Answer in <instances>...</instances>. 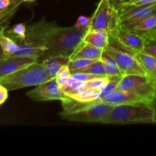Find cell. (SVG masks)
<instances>
[{"label": "cell", "mask_w": 156, "mask_h": 156, "mask_svg": "<svg viewBox=\"0 0 156 156\" xmlns=\"http://www.w3.org/2000/svg\"><path fill=\"white\" fill-rule=\"evenodd\" d=\"M87 73V74H92V75H96V76H106V74L105 67H104L103 63L100 59L99 60L95 61L93 63L90 64L87 66L84 67V68L80 69L74 71L72 73ZM71 73V74H72Z\"/></svg>", "instance_id": "obj_23"}, {"label": "cell", "mask_w": 156, "mask_h": 156, "mask_svg": "<svg viewBox=\"0 0 156 156\" xmlns=\"http://www.w3.org/2000/svg\"><path fill=\"white\" fill-rule=\"evenodd\" d=\"M119 27L118 11L111 0H100L91 17L89 29L109 33Z\"/></svg>", "instance_id": "obj_6"}, {"label": "cell", "mask_w": 156, "mask_h": 156, "mask_svg": "<svg viewBox=\"0 0 156 156\" xmlns=\"http://www.w3.org/2000/svg\"><path fill=\"white\" fill-rule=\"evenodd\" d=\"M27 95L34 101H63L68 98L60 88L55 78L37 85L35 89L28 91Z\"/></svg>", "instance_id": "obj_9"}, {"label": "cell", "mask_w": 156, "mask_h": 156, "mask_svg": "<svg viewBox=\"0 0 156 156\" xmlns=\"http://www.w3.org/2000/svg\"><path fill=\"white\" fill-rule=\"evenodd\" d=\"M70 59L69 56L64 55H57V56H49L43 59L41 62L44 64L46 72L49 79H52L56 77V75L60 69L64 66H68Z\"/></svg>", "instance_id": "obj_16"}, {"label": "cell", "mask_w": 156, "mask_h": 156, "mask_svg": "<svg viewBox=\"0 0 156 156\" xmlns=\"http://www.w3.org/2000/svg\"><path fill=\"white\" fill-rule=\"evenodd\" d=\"M136 59L139 61L140 65L145 70L146 76L151 80V82L156 85V58L146 54L143 52H139L136 53Z\"/></svg>", "instance_id": "obj_17"}, {"label": "cell", "mask_w": 156, "mask_h": 156, "mask_svg": "<svg viewBox=\"0 0 156 156\" xmlns=\"http://www.w3.org/2000/svg\"><path fill=\"white\" fill-rule=\"evenodd\" d=\"M87 30L72 27H59L54 22H46L44 41L47 51L39 61L49 56H69L81 42Z\"/></svg>", "instance_id": "obj_1"}, {"label": "cell", "mask_w": 156, "mask_h": 156, "mask_svg": "<svg viewBox=\"0 0 156 156\" xmlns=\"http://www.w3.org/2000/svg\"><path fill=\"white\" fill-rule=\"evenodd\" d=\"M100 123L116 125L153 123V109L148 104L116 105Z\"/></svg>", "instance_id": "obj_2"}, {"label": "cell", "mask_w": 156, "mask_h": 156, "mask_svg": "<svg viewBox=\"0 0 156 156\" xmlns=\"http://www.w3.org/2000/svg\"><path fill=\"white\" fill-rule=\"evenodd\" d=\"M102 102L108 104L112 106L120 105H128V104H148L145 99L134 93L123 90L115 89L111 93L106 96L102 100Z\"/></svg>", "instance_id": "obj_11"}, {"label": "cell", "mask_w": 156, "mask_h": 156, "mask_svg": "<svg viewBox=\"0 0 156 156\" xmlns=\"http://www.w3.org/2000/svg\"><path fill=\"white\" fill-rule=\"evenodd\" d=\"M113 1L119 3V4H123V3L127 2L129 1V0H113Z\"/></svg>", "instance_id": "obj_35"}, {"label": "cell", "mask_w": 156, "mask_h": 156, "mask_svg": "<svg viewBox=\"0 0 156 156\" xmlns=\"http://www.w3.org/2000/svg\"><path fill=\"white\" fill-rule=\"evenodd\" d=\"M50 80L45 67L41 61H37L28 66L7 76L0 77V85L8 91L35 86Z\"/></svg>", "instance_id": "obj_3"}, {"label": "cell", "mask_w": 156, "mask_h": 156, "mask_svg": "<svg viewBox=\"0 0 156 156\" xmlns=\"http://www.w3.org/2000/svg\"><path fill=\"white\" fill-rule=\"evenodd\" d=\"M47 21L41 20L28 27L24 41L18 42V50L12 56L28 57L39 61L47 51L44 31Z\"/></svg>", "instance_id": "obj_4"}, {"label": "cell", "mask_w": 156, "mask_h": 156, "mask_svg": "<svg viewBox=\"0 0 156 156\" xmlns=\"http://www.w3.org/2000/svg\"><path fill=\"white\" fill-rule=\"evenodd\" d=\"M111 1H113V0H111Z\"/></svg>", "instance_id": "obj_40"}, {"label": "cell", "mask_w": 156, "mask_h": 156, "mask_svg": "<svg viewBox=\"0 0 156 156\" xmlns=\"http://www.w3.org/2000/svg\"><path fill=\"white\" fill-rule=\"evenodd\" d=\"M8 98V90L0 85V105H2Z\"/></svg>", "instance_id": "obj_32"}, {"label": "cell", "mask_w": 156, "mask_h": 156, "mask_svg": "<svg viewBox=\"0 0 156 156\" xmlns=\"http://www.w3.org/2000/svg\"><path fill=\"white\" fill-rule=\"evenodd\" d=\"M100 93L101 91L92 89L87 87L84 82V85L67 94V97L79 102H92L95 101L96 100L98 101Z\"/></svg>", "instance_id": "obj_18"}, {"label": "cell", "mask_w": 156, "mask_h": 156, "mask_svg": "<svg viewBox=\"0 0 156 156\" xmlns=\"http://www.w3.org/2000/svg\"><path fill=\"white\" fill-rule=\"evenodd\" d=\"M113 106L105 102H97L84 109L62 117L65 120L81 123H100L109 114Z\"/></svg>", "instance_id": "obj_8"}, {"label": "cell", "mask_w": 156, "mask_h": 156, "mask_svg": "<svg viewBox=\"0 0 156 156\" xmlns=\"http://www.w3.org/2000/svg\"><path fill=\"white\" fill-rule=\"evenodd\" d=\"M103 50L98 49L90 44L81 42L74 49L71 54L70 55V60L77 59H87L99 60L100 59Z\"/></svg>", "instance_id": "obj_14"}, {"label": "cell", "mask_w": 156, "mask_h": 156, "mask_svg": "<svg viewBox=\"0 0 156 156\" xmlns=\"http://www.w3.org/2000/svg\"><path fill=\"white\" fill-rule=\"evenodd\" d=\"M150 105L153 109V123H156V99H153Z\"/></svg>", "instance_id": "obj_33"}, {"label": "cell", "mask_w": 156, "mask_h": 156, "mask_svg": "<svg viewBox=\"0 0 156 156\" xmlns=\"http://www.w3.org/2000/svg\"><path fill=\"white\" fill-rule=\"evenodd\" d=\"M109 35L135 54L142 51L145 44V39L143 37L119 26L109 32Z\"/></svg>", "instance_id": "obj_10"}, {"label": "cell", "mask_w": 156, "mask_h": 156, "mask_svg": "<svg viewBox=\"0 0 156 156\" xmlns=\"http://www.w3.org/2000/svg\"><path fill=\"white\" fill-rule=\"evenodd\" d=\"M154 99H156V85L155 86H154Z\"/></svg>", "instance_id": "obj_36"}, {"label": "cell", "mask_w": 156, "mask_h": 156, "mask_svg": "<svg viewBox=\"0 0 156 156\" xmlns=\"http://www.w3.org/2000/svg\"><path fill=\"white\" fill-rule=\"evenodd\" d=\"M95 61L94 59H73V60H70L68 64V67L70 70V73H73L74 71L80 69L84 68V67L87 66L90 64L93 63Z\"/></svg>", "instance_id": "obj_27"}, {"label": "cell", "mask_w": 156, "mask_h": 156, "mask_svg": "<svg viewBox=\"0 0 156 156\" xmlns=\"http://www.w3.org/2000/svg\"><path fill=\"white\" fill-rule=\"evenodd\" d=\"M23 2H24L20 1L6 9H0V30H6L11 18L17 12L20 5Z\"/></svg>", "instance_id": "obj_21"}, {"label": "cell", "mask_w": 156, "mask_h": 156, "mask_svg": "<svg viewBox=\"0 0 156 156\" xmlns=\"http://www.w3.org/2000/svg\"><path fill=\"white\" fill-rule=\"evenodd\" d=\"M26 30H27V27H26L25 23H19L14 25L13 27H12V28L6 31L5 30V34L18 43L25 40Z\"/></svg>", "instance_id": "obj_22"}, {"label": "cell", "mask_w": 156, "mask_h": 156, "mask_svg": "<svg viewBox=\"0 0 156 156\" xmlns=\"http://www.w3.org/2000/svg\"><path fill=\"white\" fill-rule=\"evenodd\" d=\"M37 62L34 59L21 56H9L0 62V77L7 76Z\"/></svg>", "instance_id": "obj_12"}, {"label": "cell", "mask_w": 156, "mask_h": 156, "mask_svg": "<svg viewBox=\"0 0 156 156\" xmlns=\"http://www.w3.org/2000/svg\"><path fill=\"white\" fill-rule=\"evenodd\" d=\"M102 76H96V75H92V74H87V73H72L70 78L74 80L78 81V82H87V81L90 80V79H95L97 77H101Z\"/></svg>", "instance_id": "obj_30"}, {"label": "cell", "mask_w": 156, "mask_h": 156, "mask_svg": "<svg viewBox=\"0 0 156 156\" xmlns=\"http://www.w3.org/2000/svg\"><path fill=\"white\" fill-rule=\"evenodd\" d=\"M125 30L136 34L145 40L152 39L156 32V14L145 18L136 25Z\"/></svg>", "instance_id": "obj_13"}, {"label": "cell", "mask_w": 156, "mask_h": 156, "mask_svg": "<svg viewBox=\"0 0 156 156\" xmlns=\"http://www.w3.org/2000/svg\"><path fill=\"white\" fill-rule=\"evenodd\" d=\"M155 14H156V8H155Z\"/></svg>", "instance_id": "obj_39"}, {"label": "cell", "mask_w": 156, "mask_h": 156, "mask_svg": "<svg viewBox=\"0 0 156 156\" xmlns=\"http://www.w3.org/2000/svg\"><path fill=\"white\" fill-rule=\"evenodd\" d=\"M0 46L6 57L12 56L18 50V44L16 41L5 34V30H0Z\"/></svg>", "instance_id": "obj_20"}, {"label": "cell", "mask_w": 156, "mask_h": 156, "mask_svg": "<svg viewBox=\"0 0 156 156\" xmlns=\"http://www.w3.org/2000/svg\"><path fill=\"white\" fill-rule=\"evenodd\" d=\"M5 58H6V56H5L4 53H3L2 49V47H1V46H0V62H1L2 60H3V59H4Z\"/></svg>", "instance_id": "obj_34"}, {"label": "cell", "mask_w": 156, "mask_h": 156, "mask_svg": "<svg viewBox=\"0 0 156 156\" xmlns=\"http://www.w3.org/2000/svg\"><path fill=\"white\" fill-rule=\"evenodd\" d=\"M105 50L116 61L122 76L125 75L146 76L145 70L135 56L136 54L122 47L110 35H109L108 46Z\"/></svg>", "instance_id": "obj_5"}, {"label": "cell", "mask_w": 156, "mask_h": 156, "mask_svg": "<svg viewBox=\"0 0 156 156\" xmlns=\"http://www.w3.org/2000/svg\"><path fill=\"white\" fill-rule=\"evenodd\" d=\"M70 76H71V73H70L68 66H64L62 68L60 69V70L57 73L56 77H55L60 88L65 85L67 80L70 78Z\"/></svg>", "instance_id": "obj_26"}, {"label": "cell", "mask_w": 156, "mask_h": 156, "mask_svg": "<svg viewBox=\"0 0 156 156\" xmlns=\"http://www.w3.org/2000/svg\"><path fill=\"white\" fill-rule=\"evenodd\" d=\"M90 21H91V18H90V17L81 15L76 20L74 27H76L77 29H80V30H87L90 27Z\"/></svg>", "instance_id": "obj_29"}, {"label": "cell", "mask_w": 156, "mask_h": 156, "mask_svg": "<svg viewBox=\"0 0 156 156\" xmlns=\"http://www.w3.org/2000/svg\"><path fill=\"white\" fill-rule=\"evenodd\" d=\"M156 0H129L127 2L123 3V4L119 5H148L155 3ZM117 3V2H116ZM119 4V3H117Z\"/></svg>", "instance_id": "obj_31"}, {"label": "cell", "mask_w": 156, "mask_h": 156, "mask_svg": "<svg viewBox=\"0 0 156 156\" xmlns=\"http://www.w3.org/2000/svg\"><path fill=\"white\" fill-rule=\"evenodd\" d=\"M109 81H110V78L108 76H101V77L95 78V79L87 81L85 82V85L92 89L102 91V88L107 85Z\"/></svg>", "instance_id": "obj_25"}, {"label": "cell", "mask_w": 156, "mask_h": 156, "mask_svg": "<svg viewBox=\"0 0 156 156\" xmlns=\"http://www.w3.org/2000/svg\"><path fill=\"white\" fill-rule=\"evenodd\" d=\"M82 42L104 50L109 44V33L105 30L88 29L83 37Z\"/></svg>", "instance_id": "obj_15"}, {"label": "cell", "mask_w": 156, "mask_h": 156, "mask_svg": "<svg viewBox=\"0 0 156 156\" xmlns=\"http://www.w3.org/2000/svg\"><path fill=\"white\" fill-rule=\"evenodd\" d=\"M122 76H116V77H109L110 78V81L107 83V85L102 88V90L101 91L100 94H99V97L98 101L99 102H102V100L106 97V95H108L110 93H111L112 91H114L115 89H116L117 88V85L119 84V81L121 80Z\"/></svg>", "instance_id": "obj_24"}, {"label": "cell", "mask_w": 156, "mask_h": 156, "mask_svg": "<svg viewBox=\"0 0 156 156\" xmlns=\"http://www.w3.org/2000/svg\"><path fill=\"white\" fill-rule=\"evenodd\" d=\"M100 60L102 61L104 67H105L106 76H108V77L122 76V74L121 73L120 69H119L116 61L113 59V58L105 50L102 51Z\"/></svg>", "instance_id": "obj_19"}, {"label": "cell", "mask_w": 156, "mask_h": 156, "mask_svg": "<svg viewBox=\"0 0 156 156\" xmlns=\"http://www.w3.org/2000/svg\"><path fill=\"white\" fill-rule=\"evenodd\" d=\"M116 88L134 93L143 98L150 104L154 98V85L146 76H122Z\"/></svg>", "instance_id": "obj_7"}, {"label": "cell", "mask_w": 156, "mask_h": 156, "mask_svg": "<svg viewBox=\"0 0 156 156\" xmlns=\"http://www.w3.org/2000/svg\"><path fill=\"white\" fill-rule=\"evenodd\" d=\"M152 39L156 40V32H155V33H154V36H153V38H152Z\"/></svg>", "instance_id": "obj_37"}, {"label": "cell", "mask_w": 156, "mask_h": 156, "mask_svg": "<svg viewBox=\"0 0 156 156\" xmlns=\"http://www.w3.org/2000/svg\"><path fill=\"white\" fill-rule=\"evenodd\" d=\"M141 52L150 55L153 57L156 58V40L148 39L145 40V44L143 49Z\"/></svg>", "instance_id": "obj_28"}, {"label": "cell", "mask_w": 156, "mask_h": 156, "mask_svg": "<svg viewBox=\"0 0 156 156\" xmlns=\"http://www.w3.org/2000/svg\"><path fill=\"white\" fill-rule=\"evenodd\" d=\"M24 2H33L35 1V0H23Z\"/></svg>", "instance_id": "obj_38"}]
</instances>
